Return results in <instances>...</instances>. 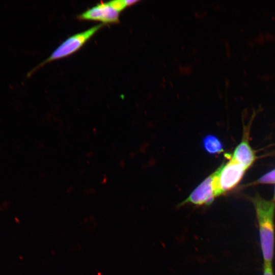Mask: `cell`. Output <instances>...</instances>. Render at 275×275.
<instances>
[{
    "label": "cell",
    "instance_id": "7a4b0ae2",
    "mask_svg": "<svg viewBox=\"0 0 275 275\" xmlns=\"http://www.w3.org/2000/svg\"><path fill=\"white\" fill-rule=\"evenodd\" d=\"M104 25L100 23L85 31L74 34L63 42L40 66L67 57L79 50L97 31Z\"/></svg>",
    "mask_w": 275,
    "mask_h": 275
},
{
    "label": "cell",
    "instance_id": "ba28073f",
    "mask_svg": "<svg viewBox=\"0 0 275 275\" xmlns=\"http://www.w3.org/2000/svg\"><path fill=\"white\" fill-rule=\"evenodd\" d=\"M275 182V169L262 176L257 181L259 183H273Z\"/></svg>",
    "mask_w": 275,
    "mask_h": 275
},
{
    "label": "cell",
    "instance_id": "8992f818",
    "mask_svg": "<svg viewBox=\"0 0 275 275\" xmlns=\"http://www.w3.org/2000/svg\"><path fill=\"white\" fill-rule=\"evenodd\" d=\"M231 159L242 164L246 169L254 161L255 155L249 144L246 135L235 149Z\"/></svg>",
    "mask_w": 275,
    "mask_h": 275
},
{
    "label": "cell",
    "instance_id": "30bf717a",
    "mask_svg": "<svg viewBox=\"0 0 275 275\" xmlns=\"http://www.w3.org/2000/svg\"><path fill=\"white\" fill-rule=\"evenodd\" d=\"M263 275H274L272 263H264Z\"/></svg>",
    "mask_w": 275,
    "mask_h": 275
},
{
    "label": "cell",
    "instance_id": "3957f363",
    "mask_svg": "<svg viewBox=\"0 0 275 275\" xmlns=\"http://www.w3.org/2000/svg\"><path fill=\"white\" fill-rule=\"evenodd\" d=\"M245 170L242 164L231 159L213 173L217 196L234 187Z\"/></svg>",
    "mask_w": 275,
    "mask_h": 275
},
{
    "label": "cell",
    "instance_id": "9c48e42d",
    "mask_svg": "<svg viewBox=\"0 0 275 275\" xmlns=\"http://www.w3.org/2000/svg\"><path fill=\"white\" fill-rule=\"evenodd\" d=\"M108 3L111 7L119 12H121L125 8L127 7L125 0L112 1Z\"/></svg>",
    "mask_w": 275,
    "mask_h": 275
},
{
    "label": "cell",
    "instance_id": "52a82bcc",
    "mask_svg": "<svg viewBox=\"0 0 275 275\" xmlns=\"http://www.w3.org/2000/svg\"><path fill=\"white\" fill-rule=\"evenodd\" d=\"M202 145L205 150L211 154H216L223 152L222 142L215 136L209 134L204 138Z\"/></svg>",
    "mask_w": 275,
    "mask_h": 275
},
{
    "label": "cell",
    "instance_id": "7c38bea8",
    "mask_svg": "<svg viewBox=\"0 0 275 275\" xmlns=\"http://www.w3.org/2000/svg\"><path fill=\"white\" fill-rule=\"evenodd\" d=\"M273 201H275V191H274V197H273Z\"/></svg>",
    "mask_w": 275,
    "mask_h": 275
},
{
    "label": "cell",
    "instance_id": "6da1fadb",
    "mask_svg": "<svg viewBox=\"0 0 275 275\" xmlns=\"http://www.w3.org/2000/svg\"><path fill=\"white\" fill-rule=\"evenodd\" d=\"M258 222L261 249L264 263H272L274 249V209L273 201L260 197L253 200Z\"/></svg>",
    "mask_w": 275,
    "mask_h": 275
},
{
    "label": "cell",
    "instance_id": "277c9868",
    "mask_svg": "<svg viewBox=\"0 0 275 275\" xmlns=\"http://www.w3.org/2000/svg\"><path fill=\"white\" fill-rule=\"evenodd\" d=\"M217 196L213 173L204 180L184 200L180 205L191 203L196 205H209Z\"/></svg>",
    "mask_w": 275,
    "mask_h": 275
},
{
    "label": "cell",
    "instance_id": "8fae6325",
    "mask_svg": "<svg viewBox=\"0 0 275 275\" xmlns=\"http://www.w3.org/2000/svg\"><path fill=\"white\" fill-rule=\"evenodd\" d=\"M126 4L127 6H130L131 5H133L138 2V1L136 0H125Z\"/></svg>",
    "mask_w": 275,
    "mask_h": 275
},
{
    "label": "cell",
    "instance_id": "5b68a950",
    "mask_svg": "<svg viewBox=\"0 0 275 275\" xmlns=\"http://www.w3.org/2000/svg\"><path fill=\"white\" fill-rule=\"evenodd\" d=\"M119 13L108 3H101L87 9L77 16L80 20L98 21L102 24L117 23L119 22Z\"/></svg>",
    "mask_w": 275,
    "mask_h": 275
}]
</instances>
